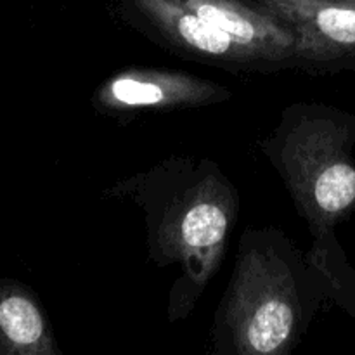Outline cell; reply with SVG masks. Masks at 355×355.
<instances>
[{
  "label": "cell",
  "mask_w": 355,
  "mask_h": 355,
  "mask_svg": "<svg viewBox=\"0 0 355 355\" xmlns=\"http://www.w3.org/2000/svg\"><path fill=\"white\" fill-rule=\"evenodd\" d=\"M349 134L315 125L291 144V179L311 211L331 222L355 208V165L347 153Z\"/></svg>",
  "instance_id": "1"
},
{
  "label": "cell",
  "mask_w": 355,
  "mask_h": 355,
  "mask_svg": "<svg viewBox=\"0 0 355 355\" xmlns=\"http://www.w3.org/2000/svg\"><path fill=\"white\" fill-rule=\"evenodd\" d=\"M232 319L243 352H277L295 326L293 302L283 276L266 262H246L232 304Z\"/></svg>",
  "instance_id": "2"
},
{
  "label": "cell",
  "mask_w": 355,
  "mask_h": 355,
  "mask_svg": "<svg viewBox=\"0 0 355 355\" xmlns=\"http://www.w3.org/2000/svg\"><path fill=\"white\" fill-rule=\"evenodd\" d=\"M293 30L295 55L322 64H355V2L263 0Z\"/></svg>",
  "instance_id": "3"
},
{
  "label": "cell",
  "mask_w": 355,
  "mask_h": 355,
  "mask_svg": "<svg viewBox=\"0 0 355 355\" xmlns=\"http://www.w3.org/2000/svg\"><path fill=\"white\" fill-rule=\"evenodd\" d=\"M201 19L231 35L253 59L283 61L295 55L293 30L263 7L257 10L238 0H173Z\"/></svg>",
  "instance_id": "4"
},
{
  "label": "cell",
  "mask_w": 355,
  "mask_h": 355,
  "mask_svg": "<svg viewBox=\"0 0 355 355\" xmlns=\"http://www.w3.org/2000/svg\"><path fill=\"white\" fill-rule=\"evenodd\" d=\"M214 92L210 83L177 73L137 71L121 75L107 83L99 101L107 107L179 106L203 103Z\"/></svg>",
  "instance_id": "5"
},
{
  "label": "cell",
  "mask_w": 355,
  "mask_h": 355,
  "mask_svg": "<svg viewBox=\"0 0 355 355\" xmlns=\"http://www.w3.org/2000/svg\"><path fill=\"white\" fill-rule=\"evenodd\" d=\"M139 9L180 47L220 59H253L229 33L218 30L198 14L173 0H134Z\"/></svg>",
  "instance_id": "6"
},
{
  "label": "cell",
  "mask_w": 355,
  "mask_h": 355,
  "mask_svg": "<svg viewBox=\"0 0 355 355\" xmlns=\"http://www.w3.org/2000/svg\"><path fill=\"white\" fill-rule=\"evenodd\" d=\"M0 329L16 347H37L44 342L45 324L37 305L19 295L0 302Z\"/></svg>",
  "instance_id": "7"
},
{
  "label": "cell",
  "mask_w": 355,
  "mask_h": 355,
  "mask_svg": "<svg viewBox=\"0 0 355 355\" xmlns=\"http://www.w3.org/2000/svg\"><path fill=\"white\" fill-rule=\"evenodd\" d=\"M227 232V215L218 205L201 201L186 211L180 236L189 248H210L218 245Z\"/></svg>",
  "instance_id": "8"
},
{
  "label": "cell",
  "mask_w": 355,
  "mask_h": 355,
  "mask_svg": "<svg viewBox=\"0 0 355 355\" xmlns=\"http://www.w3.org/2000/svg\"><path fill=\"white\" fill-rule=\"evenodd\" d=\"M290 2H295V0H290ZM340 2H355V0H340Z\"/></svg>",
  "instance_id": "9"
}]
</instances>
